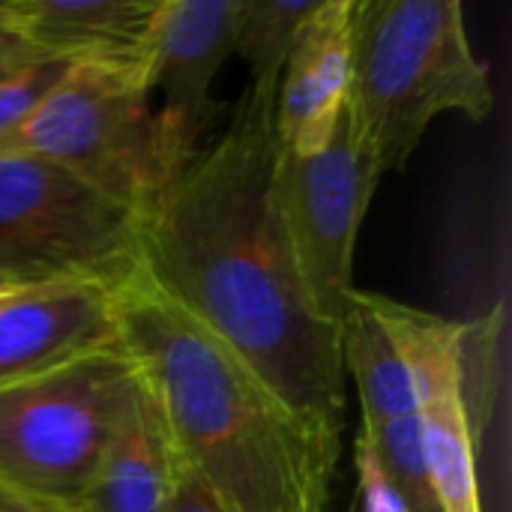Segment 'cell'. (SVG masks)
I'll list each match as a JSON object with an SVG mask.
<instances>
[{"label": "cell", "mask_w": 512, "mask_h": 512, "mask_svg": "<svg viewBox=\"0 0 512 512\" xmlns=\"http://www.w3.org/2000/svg\"><path fill=\"white\" fill-rule=\"evenodd\" d=\"M345 111L378 174L405 171L435 117L495 111L489 63L471 48L459 0H354Z\"/></svg>", "instance_id": "3957f363"}, {"label": "cell", "mask_w": 512, "mask_h": 512, "mask_svg": "<svg viewBox=\"0 0 512 512\" xmlns=\"http://www.w3.org/2000/svg\"><path fill=\"white\" fill-rule=\"evenodd\" d=\"M72 63L57 57H39L18 72L0 78V147L36 114L48 93L60 84Z\"/></svg>", "instance_id": "9a60e30c"}, {"label": "cell", "mask_w": 512, "mask_h": 512, "mask_svg": "<svg viewBox=\"0 0 512 512\" xmlns=\"http://www.w3.org/2000/svg\"><path fill=\"white\" fill-rule=\"evenodd\" d=\"M141 267L138 216L63 165L0 150V282L117 288Z\"/></svg>", "instance_id": "5b68a950"}, {"label": "cell", "mask_w": 512, "mask_h": 512, "mask_svg": "<svg viewBox=\"0 0 512 512\" xmlns=\"http://www.w3.org/2000/svg\"><path fill=\"white\" fill-rule=\"evenodd\" d=\"M381 183L372 150L342 111L330 144L312 156L279 147L276 207L297 258L306 294L327 324L339 327L354 294L357 234Z\"/></svg>", "instance_id": "52a82bcc"}, {"label": "cell", "mask_w": 512, "mask_h": 512, "mask_svg": "<svg viewBox=\"0 0 512 512\" xmlns=\"http://www.w3.org/2000/svg\"><path fill=\"white\" fill-rule=\"evenodd\" d=\"M315 6L318 0H243L234 54L246 60L252 87L276 93L285 60Z\"/></svg>", "instance_id": "5bb4252c"}, {"label": "cell", "mask_w": 512, "mask_h": 512, "mask_svg": "<svg viewBox=\"0 0 512 512\" xmlns=\"http://www.w3.org/2000/svg\"><path fill=\"white\" fill-rule=\"evenodd\" d=\"M279 147L276 93L246 84L216 141L138 216L141 270L342 450L348 375L339 327L318 318L291 252L273 195Z\"/></svg>", "instance_id": "6da1fadb"}, {"label": "cell", "mask_w": 512, "mask_h": 512, "mask_svg": "<svg viewBox=\"0 0 512 512\" xmlns=\"http://www.w3.org/2000/svg\"><path fill=\"white\" fill-rule=\"evenodd\" d=\"M165 512H225L222 504L213 498V492L180 462L177 456V471H174V486L168 498Z\"/></svg>", "instance_id": "2e32d148"}, {"label": "cell", "mask_w": 512, "mask_h": 512, "mask_svg": "<svg viewBox=\"0 0 512 512\" xmlns=\"http://www.w3.org/2000/svg\"><path fill=\"white\" fill-rule=\"evenodd\" d=\"M0 285H3V282H0Z\"/></svg>", "instance_id": "44dd1931"}, {"label": "cell", "mask_w": 512, "mask_h": 512, "mask_svg": "<svg viewBox=\"0 0 512 512\" xmlns=\"http://www.w3.org/2000/svg\"><path fill=\"white\" fill-rule=\"evenodd\" d=\"M114 345L120 339L111 285H33L0 300V387Z\"/></svg>", "instance_id": "30bf717a"}, {"label": "cell", "mask_w": 512, "mask_h": 512, "mask_svg": "<svg viewBox=\"0 0 512 512\" xmlns=\"http://www.w3.org/2000/svg\"><path fill=\"white\" fill-rule=\"evenodd\" d=\"M6 9L42 57L144 66L159 0H6Z\"/></svg>", "instance_id": "7c38bea8"}, {"label": "cell", "mask_w": 512, "mask_h": 512, "mask_svg": "<svg viewBox=\"0 0 512 512\" xmlns=\"http://www.w3.org/2000/svg\"><path fill=\"white\" fill-rule=\"evenodd\" d=\"M117 339L180 462L225 512H327L342 450L138 267L114 288Z\"/></svg>", "instance_id": "7a4b0ae2"}, {"label": "cell", "mask_w": 512, "mask_h": 512, "mask_svg": "<svg viewBox=\"0 0 512 512\" xmlns=\"http://www.w3.org/2000/svg\"><path fill=\"white\" fill-rule=\"evenodd\" d=\"M39 153L141 216L186 165L150 96L144 66L72 63L0 147Z\"/></svg>", "instance_id": "277c9868"}, {"label": "cell", "mask_w": 512, "mask_h": 512, "mask_svg": "<svg viewBox=\"0 0 512 512\" xmlns=\"http://www.w3.org/2000/svg\"><path fill=\"white\" fill-rule=\"evenodd\" d=\"M390 330L414 384L426 462L447 512H483L477 486V429L468 402V324L366 291Z\"/></svg>", "instance_id": "ba28073f"}, {"label": "cell", "mask_w": 512, "mask_h": 512, "mask_svg": "<svg viewBox=\"0 0 512 512\" xmlns=\"http://www.w3.org/2000/svg\"><path fill=\"white\" fill-rule=\"evenodd\" d=\"M0 512H69L66 507L54 504V501H45V498H33V495H24L18 489H9L0 483Z\"/></svg>", "instance_id": "d6986e66"}, {"label": "cell", "mask_w": 512, "mask_h": 512, "mask_svg": "<svg viewBox=\"0 0 512 512\" xmlns=\"http://www.w3.org/2000/svg\"><path fill=\"white\" fill-rule=\"evenodd\" d=\"M177 471L162 411L144 381L138 387L105 444L87 486L60 504L69 512H165Z\"/></svg>", "instance_id": "4fadbf2b"}, {"label": "cell", "mask_w": 512, "mask_h": 512, "mask_svg": "<svg viewBox=\"0 0 512 512\" xmlns=\"http://www.w3.org/2000/svg\"><path fill=\"white\" fill-rule=\"evenodd\" d=\"M39 57H42V54L33 51V48L24 42V36L18 33V27H15V21H12V15H9V9H6V0H0V78L18 72L21 66L33 63V60H39Z\"/></svg>", "instance_id": "ac0fdd59"}, {"label": "cell", "mask_w": 512, "mask_h": 512, "mask_svg": "<svg viewBox=\"0 0 512 512\" xmlns=\"http://www.w3.org/2000/svg\"><path fill=\"white\" fill-rule=\"evenodd\" d=\"M243 0H159L144 78L156 114L183 162L204 144V135L225 111L210 87L222 63L237 48Z\"/></svg>", "instance_id": "9c48e42d"}, {"label": "cell", "mask_w": 512, "mask_h": 512, "mask_svg": "<svg viewBox=\"0 0 512 512\" xmlns=\"http://www.w3.org/2000/svg\"><path fill=\"white\" fill-rule=\"evenodd\" d=\"M354 456H357V477H360V510L363 512H402L396 498L390 495V489L384 486L381 474L375 471L366 447L357 441L354 444Z\"/></svg>", "instance_id": "e0dca14e"}, {"label": "cell", "mask_w": 512, "mask_h": 512, "mask_svg": "<svg viewBox=\"0 0 512 512\" xmlns=\"http://www.w3.org/2000/svg\"><path fill=\"white\" fill-rule=\"evenodd\" d=\"M12 291H18V285H0V300H3V297H9Z\"/></svg>", "instance_id": "ffe728a7"}, {"label": "cell", "mask_w": 512, "mask_h": 512, "mask_svg": "<svg viewBox=\"0 0 512 512\" xmlns=\"http://www.w3.org/2000/svg\"><path fill=\"white\" fill-rule=\"evenodd\" d=\"M138 369L120 345L0 387V483L69 504L90 480Z\"/></svg>", "instance_id": "8992f818"}, {"label": "cell", "mask_w": 512, "mask_h": 512, "mask_svg": "<svg viewBox=\"0 0 512 512\" xmlns=\"http://www.w3.org/2000/svg\"><path fill=\"white\" fill-rule=\"evenodd\" d=\"M354 0H318L276 87V132L285 150L312 156L339 126L351 78Z\"/></svg>", "instance_id": "8fae6325"}]
</instances>
